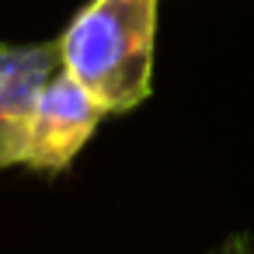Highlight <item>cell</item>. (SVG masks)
Masks as SVG:
<instances>
[{"label":"cell","mask_w":254,"mask_h":254,"mask_svg":"<svg viewBox=\"0 0 254 254\" xmlns=\"http://www.w3.org/2000/svg\"><path fill=\"white\" fill-rule=\"evenodd\" d=\"M105 119H108L105 108L60 66L35 101L21 167L49 178L63 174L80 157V150L91 143L94 129Z\"/></svg>","instance_id":"obj_2"},{"label":"cell","mask_w":254,"mask_h":254,"mask_svg":"<svg viewBox=\"0 0 254 254\" xmlns=\"http://www.w3.org/2000/svg\"><path fill=\"white\" fill-rule=\"evenodd\" d=\"M160 0H91L56 39L60 66L105 108L122 115L153 91Z\"/></svg>","instance_id":"obj_1"},{"label":"cell","mask_w":254,"mask_h":254,"mask_svg":"<svg viewBox=\"0 0 254 254\" xmlns=\"http://www.w3.org/2000/svg\"><path fill=\"white\" fill-rule=\"evenodd\" d=\"M205 254H254V240H251V233L237 230V233H226L219 244H212Z\"/></svg>","instance_id":"obj_4"},{"label":"cell","mask_w":254,"mask_h":254,"mask_svg":"<svg viewBox=\"0 0 254 254\" xmlns=\"http://www.w3.org/2000/svg\"><path fill=\"white\" fill-rule=\"evenodd\" d=\"M56 70H60L56 42L0 39V171L21 167L35 101Z\"/></svg>","instance_id":"obj_3"}]
</instances>
